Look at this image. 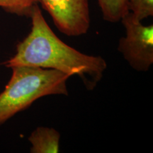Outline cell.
Here are the masks:
<instances>
[{
	"label": "cell",
	"instance_id": "6",
	"mask_svg": "<svg viewBox=\"0 0 153 153\" xmlns=\"http://www.w3.org/2000/svg\"><path fill=\"white\" fill-rule=\"evenodd\" d=\"M105 21L119 22L129 13L128 0H97Z\"/></svg>",
	"mask_w": 153,
	"mask_h": 153
},
{
	"label": "cell",
	"instance_id": "3",
	"mask_svg": "<svg viewBox=\"0 0 153 153\" xmlns=\"http://www.w3.org/2000/svg\"><path fill=\"white\" fill-rule=\"evenodd\" d=\"M120 21L126 35L119 40L118 51L134 70L148 71L153 63V26H144L130 12Z\"/></svg>",
	"mask_w": 153,
	"mask_h": 153
},
{
	"label": "cell",
	"instance_id": "1",
	"mask_svg": "<svg viewBox=\"0 0 153 153\" xmlns=\"http://www.w3.org/2000/svg\"><path fill=\"white\" fill-rule=\"evenodd\" d=\"M29 17L32 22L30 33L17 44L16 54L3 65L52 69L71 76L78 75L88 90L94 89L106 70V60L80 53L61 41L47 24L38 4Z\"/></svg>",
	"mask_w": 153,
	"mask_h": 153
},
{
	"label": "cell",
	"instance_id": "8",
	"mask_svg": "<svg viewBox=\"0 0 153 153\" xmlns=\"http://www.w3.org/2000/svg\"><path fill=\"white\" fill-rule=\"evenodd\" d=\"M128 9L132 16L137 22L153 15V0H128Z\"/></svg>",
	"mask_w": 153,
	"mask_h": 153
},
{
	"label": "cell",
	"instance_id": "5",
	"mask_svg": "<svg viewBox=\"0 0 153 153\" xmlns=\"http://www.w3.org/2000/svg\"><path fill=\"white\" fill-rule=\"evenodd\" d=\"M60 134L48 127H38L28 137L31 153H57L60 150Z\"/></svg>",
	"mask_w": 153,
	"mask_h": 153
},
{
	"label": "cell",
	"instance_id": "4",
	"mask_svg": "<svg viewBox=\"0 0 153 153\" xmlns=\"http://www.w3.org/2000/svg\"><path fill=\"white\" fill-rule=\"evenodd\" d=\"M56 27L68 36L87 33L90 26L88 0H39Z\"/></svg>",
	"mask_w": 153,
	"mask_h": 153
},
{
	"label": "cell",
	"instance_id": "2",
	"mask_svg": "<svg viewBox=\"0 0 153 153\" xmlns=\"http://www.w3.org/2000/svg\"><path fill=\"white\" fill-rule=\"evenodd\" d=\"M12 74L0 94V126L34 101L49 95H68L71 76L52 69L28 66L11 68Z\"/></svg>",
	"mask_w": 153,
	"mask_h": 153
},
{
	"label": "cell",
	"instance_id": "7",
	"mask_svg": "<svg viewBox=\"0 0 153 153\" xmlns=\"http://www.w3.org/2000/svg\"><path fill=\"white\" fill-rule=\"evenodd\" d=\"M38 2L39 0H0V7L11 14L29 17Z\"/></svg>",
	"mask_w": 153,
	"mask_h": 153
}]
</instances>
